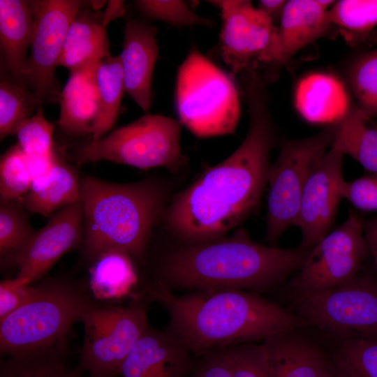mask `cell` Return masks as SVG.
Returning <instances> with one entry per match:
<instances>
[{
  "instance_id": "cell-2",
  "label": "cell",
  "mask_w": 377,
  "mask_h": 377,
  "mask_svg": "<svg viewBox=\"0 0 377 377\" xmlns=\"http://www.w3.org/2000/svg\"><path fill=\"white\" fill-rule=\"evenodd\" d=\"M148 295L165 309L169 330L200 357L306 326L297 315L256 292L215 289L177 295L157 282Z\"/></svg>"
},
{
  "instance_id": "cell-41",
  "label": "cell",
  "mask_w": 377,
  "mask_h": 377,
  "mask_svg": "<svg viewBox=\"0 0 377 377\" xmlns=\"http://www.w3.org/2000/svg\"><path fill=\"white\" fill-rule=\"evenodd\" d=\"M362 228L374 269L377 275V216L362 221Z\"/></svg>"
},
{
  "instance_id": "cell-44",
  "label": "cell",
  "mask_w": 377,
  "mask_h": 377,
  "mask_svg": "<svg viewBox=\"0 0 377 377\" xmlns=\"http://www.w3.org/2000/svg\"><path fill=\"white\" fill-rule=\"evenodd\" d=\"M371 36H374V37H377V31H374L371 34Z\"/></svg>"
},
{
  "instance_id": "cell-17",
  "label": "cell",
  "mask_w": 377,
  "mask_h": 377,
  "mask_svg": "<svg viewBox=\"0 0 377 377\" xmlns=\"http://www.w3.org/2000/svg\"><path fill=\"white\" fill-rule=\"evenodd\" d=\"M92 4L78 11L67 31L58 66L69 71L111 57L107 27L124 14V1H110L103 12L90 9Z\"/></svg>"
},
{
  "instance_id": "cell-10",
  "label": "cell",
  "mask_w": 377,
  "mask_h": 377,
  "mask_svg": "<svg viewBox=\"0 0 377 377\" xmlns=\"http://www.w3.org/2000/svg\"><path fill=\"white\" fill-rule=\"evenodd\" d=\"M82 322L84 336L77 368L89 377H116L148 326L147 306L135 302L110 306L95 302Z\"/></svg>"
},
{
  "instance_id": "cell-23",
  "label": "cell",
  "mask_w": 377,
  "mask_h": 377,
  "mask_svg": "<svg viewBox=\"0 0 377 377\" xmlns=\"http://www.w3.org/2000/svg\"><path fill=\"white\" fill-rule=\"evenodd\" d=\"M80 187L75 170L57 155L51 170L33 180L22 204L26 210L47 217L77 202Z\"/></svg>"
},
{
  "instance_id": "cell-29",
  "label": "cell",
  "mask_w": 377,
  "mask_h": 377,
  "mask_svg": "<svg viewBox=\"0 0 377 377\" xmlns=\"http://www.w3.org/2000/svg\"><path fill=\"white\" fill-rule=\"evenodd\" d=\"M41 107L34 92L22 79L1 71L0 138L15 134L17 128Z\"/></svg>"
},
{
  "instance_id": "cell-8",
  "label": "cell",
  "mask_w": 377,
  "mask_h": 377,
  "mask_svg": "<svg viewBox=\"0 0 377 377\" xmlns=\"http://www.w3.org/2000/svg\"><path fill=\"white\" fill-rule=\"evenodd\" d=\"M306 325L338 339H377V275L364 269L353 279L318 292L295 294Z\"/></svg>"
},
{
  "instance_id": "cell-18",
  "label": "cell",
  "mask_w": 377,
  "mask_h": 377,
  "mask_svg": "<svg viewBox=\"0 0 377 377\" xmlns=\"http://www.w3.org/2000/svg\"><path fill=\"white\" fill-rule=\"evenodd\" d=\"M334 1H287L278 27L271 64L284 65L300 50L328 36L333 24L328 11Z\"/></svg>"
},
{
  "instance_id": "cell-5",
  "label": "cell",
  "mask_w": 377,
  "mask_h": 377,
  "mask_svg": "<svg viewBox=\"0 0 377 377\" xmlns=\"http://www.w3.org/2000/svg\"><path fill=\"white\" fill-rule=\"evenodd\" d=\"M81 284L50 279L34 296L0 320V352L11 356L65 346L72 325L94 301Z\"/></svg>"
},
{
  "instance_id": "cell-42",
  "label": "cell",
  "mask_w": 377,
  "mask_h": 377,
  "mask_svg": "<svg viewBox=\"0 0 377 377\" xmlns=\"http://www.w3.org/2000/svg\"><path fill=\"white\" fill-rule=\"evenodd\" d=\"M286 2L284 0H261L257 8L275 24L278 20L280 22Z\"/></svg>"
},
{
  "instance_id": "cell-3",
  "label": "cell",
  "mask_w": 377,
  "mask_h": 377,
  "mask_svg": "<svg viewBox=\"0 0 377 377\" xmlns=\"http://www.w3.org/2000/svg\"><path fill=\"white\" fill-rule=\"evenodd\" d=\"M310 249L264 245L243 229L233 235L186 244L162 262L157 281L170 290L236 289L261 292L283 283L301 267Z\"/></svg>"
},
{
  "instance_id": "cell-31",
  "label": "cell",
  "mask_w": 377,
  "mask_h": 377,
  "mask_svg": "<svg viewBox=\"0 0 377 377\" xmlns=\"http://www.w3.org/2000/svg\"><path fill=\"white\" fill-rule=\"evenodd\" d=\"M329 19L351 45L367 42L377 26V0H340L330 8Z\"/></svg>"
},
{
  "instance_id": "cell-28",
  "label": "cell",
  "mask_w": 377,
  "mask_h": 377,
  "mask_svg": "<svg viewBox=\"0 0 377 377\" xmlns=\"http://www.w3.org/2000/svg\"><path fill=\"white\" fill-rule=\"evenodd\" d=\"M66 345L8 356L0 364V377H86L66 360Z\"/></svg>"
},
{
  "instance_id": "cell-22",
  "label": "cell",
  "mask_w": 377,
  "mask_h": 377,
  "mask_svg": "<svg viewBox=\"0 0 377 377\" xmlns=\"http://www.w3.org/2000/svg\"><path fill=\"white\" fill-rule=\"evenodd\" d=\"M34 31L31 1L0 0V46L3 70L22 79Z\"/></svg>"
},
{
  "instance_id": "cell-25",
  "label": "cell",
  "mask_w": 377,
  "mask_h": 377,
  "mask_svg": "<svg viewBox=\"0 0 377 377\" xmlns=\"http://www.w3.org/2000/svg\"><path fill=\"white\" fill-rule=\"evenodd\" d=\"M132 258L120 250L100 255L90 268L89 288L97 300L119 299L128 295L138 281Z\"/></svg>"
},
{
  "instance_id": "cell-38",
  "label": "cell",
  "mask_w": 377,
  "mask_h": 377,
  "mask_svg": "<svg viewBox=\"0 0 377 377\" xmlns=\"http://www.w3.org/2000/svg\"><path fill=\"white\" fill-rule=\"evenodd\" d=\"M341 195L355 207L362 211L377 210V173L346 182Z\"/></svg>"
},
{
  "instance_id": "cell-30",
  "label": "cell",
  "mask_w": 377,
  "mask_h": 377,
  "mask_svg": "<svg viewBox=\"0 0 377 377\" xmlns=\"http://www.w3.org/2000/svg\"><path fill=\"white\" fill-rule=\"evenodd\" d=\"M20 200H0V260L1 267H15L36 230Z\"/></svg>"
},
{
  "instance_id": "cell-32",
  "label": "cell",
  "mask_w": 377,
  "mask_h": 377,
  "mask_svg": "<svg viewBox=\"0 0 377 377\" xmlns=\"http://www.w3.org/2000/svg\"><path fill=\"white\" fill-rule=\"evenodd\" d=\"M339 86L336 80L325 75L311 76L300 84L297 101L300 112L311 121H324L338 112Z\"/></svg>"
},
{
  "instance_id": "cell-9",
  "label": "cell",
  "mask_w": 377,
  "mask_h": 377,
  "mask_svg": "<svg viewBox=\"0 0 377 377\" xmlns=\"http://www.w3.org/2000/svg\"><path fill=\"white\" fill-rule=\"evenodd\" d=\"M337 124L309 137L286 140L270 165L265 232L269 245L276 246L288 228L294 226L306 182L331 147Z\"/></svg>"
},
{
  "instance_id": "cell-34",
  "label": "cell",
  "mask_w": 377,
  "mask_h": 377,
  "mask_svg": "<svg viewBox=\"0 0 377 377\" xmlns=\"http://www.w3.org/2000/svg\"><path fill=\"white\" fill-rule=\"evenodd\" d=\"M334 371L341 377H377V339H339Z\"/></svg>"
},
{
  "instance_id": "cell-27",
  "label": "cell",
  "mask_w": 377,
  "mask_h": 377,
  "mask_svg": "<svg viewBox=\"0 0 377 377\" xmlns=\"http://www.w3.org/2000/svg\"><path fill=\"white\" fill-rule=\"evenodd\" d=\"M54 124L47 121L41 107L17 129V145L24 153L33 180L47 173L57 154L54 149Z\"/></svg>"
},
{
  "instance_id": "cell-20",
  "label": "cell",
  "mask_w": 377,
  "mask_h": 377,
  "mask_svg": "<svg viewBox=\"0 0 377 377\" xmlns=\"http://www.w3.org/2000/svg\"><path fill=\"white\" fill-rule=\"evenodd\" d=\"M294 331L263 341L269 377H328L332 370L323 350Z\"/></svg>"
},
{
  "instance_id": "cell-40",
  "label": "cell",
  "mask_w": 377,
  "mask_h": 377,
  "mask_svg": "<svg viewBox=\"0 0 377 377\" xmlns=\"http://www.w3.org/2000/svg\"><path fill=\"white\" fill-rule=\"evenodd\" d=\"M202 357L199 366L188 377H232L229 365L220 351Z\"/></svg>"
},
{
  "instance_id": "cell-37",
  "label": "cell",
  "mask_w": 377,
  "mask_h": 377,
  "mask_svg": "<svg viewBox=\"0 0 377 377\" xmlns=\"http://www.w3.org/2000/svg\"><path fill=\"white\" fill-rule=\"evenodd\" d=\"M135 5L147 17L175 26L202 25L212 27L214 22L195 13L183 1L138 0Z\"/></svg>"
},
{
  "instance_id": "cell-15",
  "label": "cell",
  "mask_w": 377,
  "mask_h": 377,
  "mask_svg": "<svg viewBox=\"0 0 377 377\" xmlns=\"http://www.w3.org/2000/svg\"><path fill=\"white\" fill-rule=\"evenodd\" d=\"M83 234L84 211L80 199L55 212L44 227L36 230L15 262L16 278L27 285L40 279L64 253L82 244Z\"/></svg>"
},
{
  "instance_id": "cell-33",
  "label": "cell",
  "mask_w": 377,
  "mask_h": 377,
  "mask_svg": "<svg viewBox=\"0 0 377 377\" xmlns=\"http://www.w3.org/2000/svg\"><path fill=\"white\" fill-rule=\"evenodd\" d=\"M377 43V38L367 42ZM347 77L358 107L369 118L377 117V48L358 54L350 65Z\"/></svg>"
},
{
  "instance_id": "cell-19",
  "label": "cell",
  "mask_w": 377,
  "mask_h": 377,
  "mask_svg": "<svg viewBox=\"0 0 377 377\" xmlns=\"http://www.w3.org/2000/svg\"><path fill=\"white\" fill-rule=\"evenodd\" d=\"M156 35L153 27L136 20L128 21L119 55L125 91L145 112L151 105L152 76L158 57Z\"/></svg>"
},
{
  "instance_id": "cell-24",
  "label": "cell",
  "mask_w": 377,
  "mask_h": 377,
  "mask_svg": "<svg viewBox=\"0 0 377 377\" xmlns=\"http://www.w3.org/2000/svg\"><path fill=\"white\" fill-rule=\"evenodd\" d=\"M357 105L337 121L331 148L348 155L365 170L377 173V129Z\"/></svg>"
},
{
  "instance_id": "cell-4",
  "label": "cell",
  "mask_w": 377,
  "mask_h": 377,
  "mask_svg": "<svg viewBox=\"0 0 377 377\" xmlns=\"http://www.w3.org/2000/svg\"><path fill=\"white\" fill-rule=\"evenodd\" d=\"M80 188L85 259L93 263L114 249L141 258L164 201L159 184L150 179L118 184L85 177Z\"/></svg>"
},
{
  "instance_id": "cell-13",
  "label": "cell",
  "mask_w": 377,
  "mask_h": 377,
  "mask_svg": "<svg viewBox=\"0 0 377 377\" xmlns=\"http://www.w3.org/2000/svg\"><path fill=\"white\" fill-rule=\"evenodd\" d=\"M220 10V54L231 73L256 71L260 63L271 64L276 27L251 1H207Z\"/></svg>"
},
{
  "instance_id": "cell-14",
  "label": "cell",
  "mask_w": 377,
  "mask_h": 377,
  "mask_svg": "<svg viewBox=\"0 0 377 377\" xmlns=\"http://www.w3.org/2000/svg\"><path fill=\"white\" fill-rule=\"evenodd\" d=\"M343 156L330 147L306 182L294 223L300 230L302 249H311L330 232L343 199Z\"/></svg>"
},
{
  "instance_id": "cell-39",
  "label": "cell",
  "mask_w": 377,
  "mask_h": 377,
  "mask_svg": "<svg viewBox=\"0 0 377 377\" xmlns=\"http://www.w3.org/2000/svg\"><path fill=\"white\" fill-rule=\"evenodd\" d=\"M37 286L22 283L16 277L0 283V320L22 306L35 294Z\"/></svg>"
},
{
  "instance_id": "cell-1",
  "label": "cell",
  "mask_w": 377,
  "mask_h": 377,
  "mask_svg": "<svg viewBox=\"0 0 377 377\" xmlns=\"http://www.w3.org/2000/svg\"><path fill=\"white\" fill-rule=\"evenodd\" d=\"M247 81L250 121L245 139L178 193L168 208L169 230L186 244L221 238L240 225L258 205L267 184L273 126L260 77Z\"/></svg>"
},
{
  "instance_id": "cell-16",
  "label": "cell",
  "mask_w": 377,
  "mask_h": 377,
  "mask_svg": "<svg viewBox=\"0 0 377 377\" xmlns=\"http://www.w3.org/2000/svg\"><path fill=\"white\" fill-rule=\"evenodd\" d=\"M191 352L169 329L149 325L123 363L122 377H188Z\"/></svg>"
},
{
  "instance_id": "cell-11",
  "label": "cell",
  "mask_w": 377,
  "mask_h": 377,
  "mask_svg": "<svg viewBox=\"0 0 377 377\" xmlns=\"http://www.w3.org/2000/svg\"><path fill=\"white\" fill-rule=\"evenodd\" d=\"M369 257L362 221L350 212L343 223L311 249L289 286L295 294L339 286L357 276Z\"/></svg>"
},
{
  "instance_id": "cell-7",
  "label": "cell",
  "mask_w": 377,
  "mask_h": 377,
  "mask_svg": "<svg viewBox=\"0 0 377 377\" xmlns=\"http://www.w3.org/2000/svg\"><path fill=\"white\" fill-rule=\"evenodd\" d=\"M182 124L161 114H146L77 151L79 164L109 161L147 170H177L184 161L181 151Z\"/></svg>"
},
{
  "instance_id": "cell-26",
  "label": "cell",
  "mask_w": 377,
  "mask_h": 377,
  "mask_svg": "<svg viewBox=\"0 0 377 377\" xmlns=\"http://www.w3.org/2000/svg\"><path fill=\"white\" fill-rule=\"evenodd\" d=\"M96 80L99 96L97 119L91 134L92 142L105 137L117 121L125 91L119 57H110L98 63Z\"/></svg>"
},
{
  "instance_id": "cell-6",
  "label": "cell",
  "mask_w": 377,
  "mask_h": 377,
  "mask_svg": "<svg viewBox=\"0 0 377 377\" xmlns=\"http://www.w3.org/2000/svg\"><path fill=\"white\" fill-rule=\"evenodd\" d=\"M175 103L179 121L198 138L232 134L239 122V96L232 77L196 48L178 68Z\"/></svg>"
},
{
  "instance_id": "cell-43",
  "label": "cell",
  "mask_w": 377,
  "mask_h": 377,
  "mask_svg": "<svg viewBox=\"0 0 377 377\" xmlns=\"http://www.w3.org/2000/svg\"><path fill=\"white\" fill-rule=\"evenodd\" d=\"M328 377H341L339 374H338L334 369L332 370V373L329 375Z\"/></svg>"
},
{
  "instance_id": "cell-21",
  "label": "cell",
  "mask_w": 377,
  "mask_h": 377,
  "mask_svg": "<svg viewBox=\"0 0 377 377\" xmlns=\"http://www.w3.org/2000/svg\"><path fill=\"white\" fill-rule=\"evenodd\" d=\"M98 64L70 71L69 77L59 96L58 124L73 135L92 134L99 108L96 80Z\"/></svg>"
},
{
  "instance_id": "cell-36",
  "label": "cell",
  "mask_w": 377,
  "mask_h": 377,
  "mask_svg": "<svg viewBox=\"0 0 377 377\" xmlns=\"http://www.w3.org/2000/svg\"><path fill=\"white\" fill-rule=\"evenodd\" d=\"M219 351L228 364L232 377H269L263 342L235 345Z\"/></svg>"
},
{
  "instance_id": "cell-45",
  "label": "cell",
  "mask_w": 377,
  "mask_h": 377,
  "mask_svg": "<svg viewBox=\"0 0 377 377\" xmlns=\"http://www.w3.org/2000/svg\"><path fill=\"white\" fill-rule=\"evenodd\" d=\"M376 129H377V125L376 126Z\"/></svg>"
},
{
  "instance_id": "cell-35",
  "label": "cell",
  "mask_w": 377,
  "mask_h": 377,
  "mask_svg": "<svg viewBox=\"0 0 377 377\" xmlns=\"http://www.w3.org/2000/svg\"><path fill=\"white\" fill-rule=\"evenodd\" d=\"M33 182L27 158L19 145L10 147L0 161V200H19Z\"/></svg>"
},
{
  "instance_id": "cell-12",
  "label": "cell",
  "mask_w": 377,
  "mask_h": 377,
  "mask_svg": "<svg viewBox=\"0 0 377 377\" xmlns=\"http://www.w3.org/2000/svg\"><path fill=\"white\" fill-rule=\"evenodd\" d=\"M91 3L78 0L31 1L34 16L31 54L21 78L34 92L40 106L59 99L54 72L66 34L78 11Z\"/></svg>"
}]
</instances>
